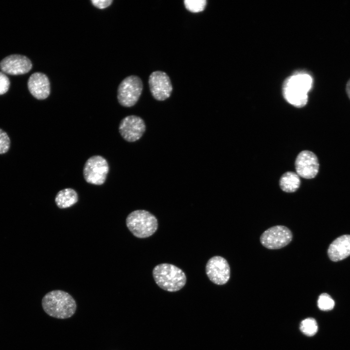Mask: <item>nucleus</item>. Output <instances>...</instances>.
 <instances>
[{
    "instance_id": "f257e3e1",
    "label": "nucleus",
    "mask_w": 350,
    "mask_h": 350,
    "mask_svg": "<svg viewBox=\"0 0 350 350\" xmlns=\"http://www.w3.org/2000/svg\"><path fill=\"white\" fill-rule=\"evenodd\" d=\"M42 306L49 316L58 319H66L75 314L77 304L68 293L55 290L47 293L42 298Z\"/></svg>"
},
{
    "instance_id": "f03ea898",
    "label": "nucleus",
    "mask_w": 350,
    "mask_h": 350,
    "mask_svg": "<svg viewBox=\"0 0 350 350\" xmlns=\"http://www.w3.org/2000/svg\"><path fill=\"white\" fill-rule=\"evenodd\" d=\"M313 80L310 75L298 73L289 77L284 82L283 93L285 99L297 107H302L308 102V93Z\"/></svg>"
},
{
    "instance_id": "7ed1b4c3",
    "label": "nucleus",
    "mask_w": 350,
    "mask_h": 350,
    "mask_svg": "<svg viewBox=\"0 0 350 350\" xmlns=\"http://www.w3.org/2000/svg\"><path fill=\"white\" fill-rule=\"evenodd\" d=\"M153 276L157 284L168 292H176L186 284L187 278L185 273L172 264L161 263L153 270Z\"/></svg>"
},
{
    "instance_id": "20e7f679",
    "label": "nucleus",
    "mask_w": 350,
    "mask_h": 350,
    "mask_svg": "<svg viewBox=\"0 0 350 350\" xmlns=\"http://www.w3.org/2000/svg\"><path fill=\"white\" fill-rule=\"evenodd\" d=\"M126 225L132 234L139 238H145L153 235L158 228L156 216L143 210H134L126 219Z\"/></svg>"
},
{
    "instance_id": "39448f33",
    "label": "nucleus",
    "mask_w": 350,
    "mask_h": 350,
    "mask_svg": "<svg viewBox=\"0 0 350 350\" xmlns=\"http://www.w3.org/2000/svg\"><path fill=\"white\" fill-rule=\"evenodd\" d=\"M143 90L141 79L136 75H130L124 78L118 88L117 98L121 105L131 107L139 100Z\"/></svg>"
},
{
    "instance_id": "423d86ee",
    "label": "nucleus",
    "mask_w": 350,
    "mask_h": 350,
    "mask_svg": "<svg viewBox=\"0 0 350 350\" xmlns=\"http://www.w3.org/2000/svg\"><path fill=\"white\" fill-rule=\"evenodd\" d=\"M109 170L108 162L103 157L93 156L86 161L84 166V179L88 183L101 185L105 183Z\"/></svg>"
},
{
    "instance_id": "0eeeda50",
    "label": "nucleus",
    "mask_w": 350,
    "mask_h": 350,
    "mask_svg": "<svg viewBox=\"0 0 350 350\" xmlns=\"http://www.w3.org/2000/svg\"><path fill=\"white\" fill-rule=\"evenodd\" d=\"M291 230L284 226H275L266 229L262 234L260 242L262 245L270 249L282 248L289 244L292 240Z\"/></svg>"
},
{
    "instance_id": "6e6552de",
    "label": "nucleus",
    "mask_w": 350,
    "mask_h": 350,
    "mask_svg": "<svg viewBox=\"0 0 350 350\" xmlns=\"http://www.w3.org/2000/svg\"><path fill=\"white\" fill-rule=\"evenodd\" d=\"M148 84L151 94L156 100L164 101L171 96L173 87L169 76L165 72L157 70L151 73Z\"/></svg>"
},
{
    "instance_id": "1a4fd4ad",
    "label": "nucleus",
    "mask_w": 350,
    "mask_h": 350,
    "mask_svg": "<svg viewBox=\"0 0 350 350\" xmlns=\"http://www.w3.org/2000/svg\"><path fill=\"white\" fill-rule=\"evenodd\" d=\"M206 274L210 280L217 285L226 284L230 278V267L222 257L215 256L210 258L206 265Z\"/></svg>"
},
{
    "instance_id": "9d476101",
    "label": "nucleus",
    "mask_w": 350,
    "mask_h": 350,
    "mask_svg": "<svg viewBox=\"0 0 350 350\" xmlns=\"http://www.w3.org/2000/svg\"><path fill=\"white\" fill-rule=\"evenodd\" d=\"M146 129L144 121L140 117L130 115L123 118L119 124V132L123 139L128 142L139 140Z\"/></svg>"
},
{
    "instance_id": "9b49d317",
    "label": "nucleus",
    "mask_w": 350,
    "mask_h": 350,
    "mask_svg": "<svg viewBox=\"0 0 350 350\" xmlns=\"http://www.w3.org/2000/svg\"><path fill=\"white\" fill-rule=\"evenodd\" d=\"M319 164L317 156L313 152L304 150L298 155L295 161L296 173L305 179H312L319 171Z\"/></svg>"
},
{
    "instance_id": "f8f14e48",
    "label": "nucleus",
    "mask_w": 350,
    "mask_h": 350,
    "mask_svg": "<svg viewBox=\"0 0 350 350\" xmlns=\"http://www.w3.org/2000/svg\"><path fill=\"white\" fill-rule=\"evenodd\" d=\"M32 68L31 60L26 56L20 54L10 55L0 62V69L2 72L11 75L25 74Z\"/></svg>"
},
{
    "instance_id": "ddd939ff",
    "label": "nucleus",
    "mask_w": 350,
    "mask_h": 350,
    "mask_svg": "<svg viewBox=\"0 0 350 350\" xmlns=\"http://www.w3.org/2000/svg\"><path fill=\"white\" fill-rule=\"evenodd\" d=\"M31 94L38 100L46 99L50 93V83L48 77L41 72L33 73L28 81Z\"/></svg>"
},
{
    "instance_id": "4468645a",
    "label": "nucleus",
    "mask_w": 350,
    "mask_h": 350,
    "mask_svg": "<svg viewBox=\"0 0 350 350\" xmlns=\"http://www.w3.org/2000/svg\"><path fill=\"white\" fill-rule=\"evenodd\" d=\"M328 254L334 262L342 260L350 255V235H344L336 238L330 245Z\"/></svg>"
},
{
    "instance_id": "2eb2a0df",
    "label": "nucleus",
    "mask_w": 350,
    "mask_h": 350,
    "mask_svg": "<svg viewBox=\"0 0 350 350\" xmlns=\"http://www.w3.org/2000/svg\"><path fill=\"white\" fill-rule=\"evenodd\" d=\"M78 196L76 192L71 188H66L59 191L56 195L55 202L60 209L70 207L77 202Z\"/></svg>"
},
{
    "instance_id": "dca6fc26",
    "label": "nucleus",
    "mask_w": 350,
    "mask_h": 350,
    "mask_svg": "<svg viewBox=\"0 0 350 350\" xmlns=\"http://www.w3.org/2000/svg\"><path fill=\"white\" fill-rule=\"evenodd\" d=\"M300 180L298 175L293 172H287L280 177V185L281 190L286 192H296L299 187Z\"/></svg>"
},
{
    "instance_id": "f3484780",
    "label": "nucleus",
    "mask_w": 350,
    "mask_h": 350,
    "mask_svg": "<svg viewBox=\"0 0 350 350\" xmlns=\"http://www.w3.org/2000/svg\"><path fill=\"white\" fill-rule=\"evenodd\" d=\"M300 329L304 334L312 336L317 332L318 326L314 318H307L301 321Z\"/></svg>"
},
{
    "instance_id": "a211bd4d",
    "label": "nucleus",
    "mask_w": 350,
    "mask_h": 350,
    "mask_svg": "<svg viewBox=\"0 0 350 350\" xmlns=\"http://www.w3.org/2000/svg\"><path fill=\"white\" fill-rule=\"evenodd\" d=\"M186 9L192 13H198L204 11L207 5L206 0H184Z\"/></svg>"
},
{
    "instance_id": "6ab92c4d",
    "label": "nucleus",
    "mask_w": 350,
    "mask_h": 350,
    "mask_svg": "<svg viewBox=\"0 0 350 350\" xmlns=\"http://www.w3.org/2000/svg\"><path fill=\"white\" fill-rule=\"evenodd\" d=\"M335 303L331 297L327 293L321 294L317 300V306L322 311H329L332 310Z\"/></svg>"
},
{
    "instance_id": "aec40b11",
    "label": "nucleus",
    "mask_w": 350,
    "mask_h": 350,
    "mask_svg": "<svg viewBox=\"0 0 350 350\" xmlns=\"http://www.w3.org/2000/svg\"><path fill=\"white\" fill-rule=\"evenodd\" d=\"M10 147V138L5 131L0 128V154L6 153Z\"/></svg>"
},
{
    "instance_id": "412c9836",
    "label": "nucleus",
    "mask_w": 350,
    "mask_h": 350,
    "mask_svg": "<svg viewBox=\"0 0 350 350\" xmlns=\"http://www.w3.org/2000/svg\"><path fill=\"white\" fill-rule=\"evenodd\" d=\"M10 81L8 77L2 72H0V95L5 93L8 90Z\"/></svg>"
},
{
    "instance_id": "4be33fe9",
    "label": "nucleus",
    "mask_w": 350,
    "mask_h": 350,
    "mask_svg": "<svg viewBox=\"0 0 350 350\" xmlns=\"http://www.w3.org/2000/svg\"><path fill=\"white\" fill-rule=\"evenodd\" d=\"M92 4L99 9L105 8L111 5L112 0H92Z\"/></svg>"
},
{
    "instance_id": "5701e85b",
    "label": "nucleus",
    "mask_w": 350,
    "mask_h": 350,
    "mask_svg": "<svg viewBox=\"0 0 350 350\" xmlns=\"http://www.w3.org/2000/svg\"><path fill=\"white\" fill-rule=\"evenodd\" d=\"M346 92L350 100V78L348 80L346 85Z\"/></svg>"
}]
</instances>
